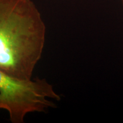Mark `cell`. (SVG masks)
<instances>
[{
    "label": "cell",
    "mask_w": 123,
    "mask_h": 123,
    "mask_svg": "<svg viewBox=\"0 0 123 123\" xmlns=\"http://www.w3.org/2000/svg\"><path fill=\"white\" fill-rule=\"evenodd\" d=\"M46 25L32 0H0V70L31 79L42 56Z\"/></svg>",
    "instance_id": "obj_1"
},
{
    "label": "cell",
    "mask_w": 123,
    "mask_h": 123,
    "mask_svg": "<svg viewBox=\"0 0 123 123\" xmlns=\"http://www.w3.org/2000/svg\"><path fill=\"white\" fill-rule=\"evenodd\" d=\"M49 99L61 98L46 79H18L0 70V109L7 111L12 123H23L29 113L56 107Z\"/></svg>",
    "instance_id": "obj_2"
},
{
    "label": "cell",
    "mask_w": 123,
    "mask_h": 123,
    "mask_svg": "<svg viewBox=\"0 0 123 123\" xmlns=\"http://www.w3.org/2000/svg\"><path fill=\"white\" fill-rule=\"evenodd\" d=\"M121 2H122V5H123V0H121Z\"/></svg>",
    "instance_id": "obj_3"
}]
</instances>
